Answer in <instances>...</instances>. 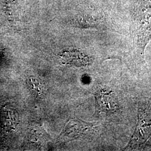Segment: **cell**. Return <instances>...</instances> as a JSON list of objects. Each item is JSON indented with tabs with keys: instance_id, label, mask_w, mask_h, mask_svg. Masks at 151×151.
<instances>
[{
	"instance_id": "6da1fadb",
	"label": "cell",
	"mask_w": 151,
	"mask_h": 151,
	"mask_svg": "<svg viewBox=\"0 0 151 151\" xmlns=\"http://www.w3.org/2000/svg\"><path fill=\"white\" fill-rule=\"evenodd\" d=\"M134 43L137 53L143 57L151 39V2L138 0L133 22Z\"/></svg>"
},
{
	"instance_id": "7a4b0ae2",
	"label": "cell",
	"mask_w": 151,
	"mask_h": 151,
	"mask_svg": "<svg viewBox=\"0 0 151 151\" xmlns=\"http://www.w3.org/2000/svg\"><path fill=\"white\" fill-rule=\"evenodd\" d=\"M151 136V103L141 105L138 111L135 131L125 150L142 148Z\"/></svg>"
},
{
	"instance_id": "3957f363",
	"label": "cell",
	"mask_w": 151,
	"mask_h": 151,
	"mask_svg": "<svg viewBox=\"0 0 151 151\" xmlns=\"http://www.w3.org/2000/svg\"><path fill=\"white\" fill-rule=\"evenodd\" d=\"M95 96L97 111L106 114L116 111L117 103L111 92L101 90L97 92Z\"/></svg>"
},
{
	"instance_id": "277c9868",
	"label": "cell",
	"mask_w": 151,
	"mask_h": 151,
	"mask_svg": "<svg viewBox=\"0 0 151 151\" xmlns=\"http://www.w3.org/2000/svg\"><path fill=\"white\" fill-rule=\"evenodd\" d=\"M64 65L76 67H85L91 63V59L83 53L76 50H67L60 55Z\"/></svg>"
},
{
	"instance_id": "5b68a950",
	"label": "cell",
	"mask_w": 151,
	"mask_h": 151,
	"mask_svg": "<svg viewBox=\"0 0 151 151\" xmlns=\"http://www.w3.org/2000/svg\"><path fill=\"white\" fill-rule=\"evenodd\" d=\"M28 83L29 85L32 88V90L34 91V92L40 94L41 92V88L39 82L37 78H35L34 77H30L28 80Z\"/></svg>"
}]
</instances>
